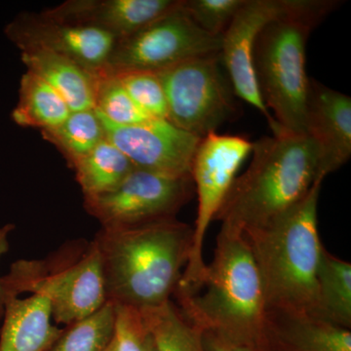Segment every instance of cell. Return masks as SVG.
<instances>
[{
  "instance_id": "obj_1",
  "label": "cell",
  "mask_w": 351,
  "mask_h": 351,
  "mask_svg": "<svg viewBox=\"0 0 351 351\" xmlns=\"http://www.w3.org/2000/svg\"><path fill=\"white\" fill-rule=\"evenodd\" d=\"M193 228L176 218L101 228L100 255L106 301L144 311L171 301L193 246Z\"/></svg>"
},
{
  "instance_id": "obj_2",
  "label": "cell",
  "mask_w": 351,
  "mask_h": 351,
  "mask_svg": "<svg viewBox=\"0 0 351 351\" xmlns=\"http://www.w3.org/2000/svg\"><path fill=\"white\" fill-rule=\"evenodd\" d=\"M182 315L254 351H267V309L257 263L243 234L221 228L211 263L193 294L175 293Z\"/></svg>"
},
{
  "instance_id": "obj_3",
  "label": "cell",
  "mask_w": 351,
  "mask_h": 351,
  "mask_svg": "<svg viewBox=\"0 0 351 351\" xmlns=\"http://www.w3.org/2000/svg\"><path fill=\"white\" fill-rule=\"evenodd\" d=\"M251 154L248 168L232 182L214 218L221 228L242 234L286 213L322 179L317 149L306 134L279 128L253 143Z\"/></svg>"
},
{
  "instance_id": "obj_4",
  "label": "cell",
  "mask_w": 351,
  "mask_h": 351,
  "mask_svg": "<svg viewBox=\"0 0 351 351\" xmlns=\"http://www.w3.org/2000/svg\"><path fill=\"white\" fill-rule=\"evenodd\" d=\"M324 180L267 226L243 233L257 263L267 313L320 318L317 269L321 244L318 199Z\"/></svg>"
},
{
  "instance_id": "obj_5",
  "label": "cell",
  "mask_w": 351,
  "mask_h": 351,
  "mask_svg": "<svg viewBox=\"0 0 351 351\" xmlns=\"http://www.w3.org/2000/svg\"><path fill=\"white\" fill-rule=\"evenodd\" d=\"M339 1L302 0L292 12L263 27L254 48V66L261 96L279 128L304 134L309 78L307 39Z\"/></svg>"
},
{
  "instance_id": "obj_6",
  "label": "cell",
  "mask_w": 351,
  "mask_h": 351,
  "mask_svg": "<svg viewBox=\"0 0 351 351\" xmlns=\"http://www.w3.org/2000/svg\"><path fill=\"white\" fill-rule=\"evenodd\" d=\"M23 293L46 298L52 317L66 326L96 313L107 301L95 242H73L44 260L14 263L0 278V316L4 302Z\"/></svg>"
},
{
  "instance_id": "obj_7",
  "label": "cell",
  "mask_w": 351,
  "mask_h": 351,
  "mask_svg": "<svg viewBox=\"0 0 351 351\" xmlns=\"http://www.w3.org/2000/svg\"><path fill=\"white\" fill-rule=\"evenodd\" d=\"M252 149L253 143L241 136L211 132L200 138L191 169L198 202L193 246L176 292L193 294L200 288L207 265L203 245L208 228Z\"/></svg>"
},
{
  "instance_id": "obj_8",
  "label": "cell",
  "mask_w": 351,
  "mask_h": 351,
  "mask_svg": "<svg viewBox=\"0 0 351 351\" xmlns=\"http://www.w3.org/2000/svg\"><path fill=\"white\" fill-rule=\"evenodd\" d=\"M221 64V56L215 54L156 71L165 93L168 121L201 138L232 119L237 113L233 90Z\"/></svg>"
},
{
  "instance_id": "obj_9",
  "label": "cell",
  "mask_w": 351,
  "mask_h": 351,
  "mask_svg": "<svg viewBox=\"0 0 351 351\" xmlns=\"http://www.w3.org/2000/svg\"><path fill=\"white\" fill-rule=\"evenodd\" d=\"M181 2L172 12L117 40L104 71L156 73L193 58L219 54L221 38L200 29L182 10Z\"/></svg>"
},
{
  "instance_id": "obj_10",
  "label": "cell",
  "mask_w": 351,
  "mask_h": 351,
  "mask_svg": "<svg viewBox=\"0 0 351 351\" xmlns=\"http://www.w3.org/2000/svg\"><path fill=\"white\" fill-rule=\"evenodd\" d=\"M195 193L191 177H168L136 168L112 191L84 196V207L101 228L138 225L176 218Z\"/></svg>"
},
{
  "instance_id": "obj_11",
  "label": "cell",
  "mask_w": 351,
  "mask_h": 351,
  "mask_svg": "<svg viewBox=\"0 0 351 351\" xmlns=\"http://www.w3.org/2000/svg\"><path fill=\"white\" fill-rule=\"evenodd\" d=\"M21 50L43 49L73 60L93 73L107 68L117 39L108 32L61 19L45 10L21 13L4 29Z\"/></svg>"
},
{
  "instance_id": "obj_12",
  "label": "cell",
  "mask_w": 351,
  "mask_h": 351,
  "mask_svg": "<svg viewBox=\"0 0 351 351\" xmlns=\"http://www.w3.org/2000/svg\"><path fill=\"white\" fill-rule=\"evenodd\" d=\"M302 0H246L221 36L219 51L234 94L262 113L271 132L279 128L263 104L254 66V48L265 25L292 12Z\"/></svg>"
},
{
  "instance_id": "obj_13",
  "label": "cell",
  "mask_w": 351,
  "mask_h": 351,
  "mask_svg": "<svg viewBox=\"0 0 351 351\" xmlns=\"http://www.w3.org/2000/svg\"><path fill=\"white\" fill-rule=\"evenodd\" d=\"M97 113L106 138L119 147L137 169L168 177H191L200 138L167 119H152L136 125L122 126Z\"/></svg>"
},
{
  "instance_id": "obj_14",
  "label": "cell",
  "mask_w": 351,
  "mask_h": 351,
  "mask_svg": "<svg viewBox=\"0 0 351 351\" xmlns=\"http://www.w3.org/2000/svg\"><path fill=\"white\" fill-rule=\"evenodd\" d=\"M304 134L318 154V175L325 179L351 156V98L309 78Z\"/></svg>"
},
{
  "instance_id": "obj_15",
  "label": "cell",
  "mask_w": 351,
  "mask_h": 351,
  "mask_svg": "<svg viewBox=\"0 0 351 351\" xmlns=\"http://www.w3.org/2000/svg\"><path fill=\"white\" fill-rule=\"evenodd\" d=\"M181 0H69L48 9L61 19L98 27L117 40L172 12Z\"/></svg>"
},
{
  "instance_id": "obj_16",
  "label": "cell",
  "mask_w": 351,
  "mask_h": 351,
  "mask_svg": "<svg viewBox=\"0 0 351 351\" xmlns=\"http://www.w3.org/2000/svg\"><path fill=\"white\" fill-rule=\"evenodd\" d=\"M0 330V351H48L63 329L51 323L49 302L41 295L7 300Z\"/></svg>"
},
{
  "instance_id": "obj_17",
  "label": "cell",
  "mask_w": 351,
  "mask_h": 351,
  "mask_svg": "<svg viewBox=\"0 0 351 351\" xmlns=\"http://www.w3.org/2000/svg\"><path fill=\"white\" fill-rule=\"evenodd\" d=\"M267 351H351L350 329L321 318L267 313Z\"/></svg>"
},
{
  "instance_id": "obj_18",
  "label": "cell",
  "mask_w": 351,
  "mask_h": 351,
  "mask_svg": "<svg viewBox=\"0 0 351 351\" xmlns=\"http://www.w3.org/2000/svg\"><path fill=\"white\" fill-rule=\"evenodd\" d=\"M27 71L61 95L71 112L95 108L96 75L69 58L43 49L21 50Z\"/></svg>"
},
{
  "instance_id": "obj_19",
  "label": "cell",
  "mask_w": 351,
  "mask_h": 351,
  "mask_svg": "<svg viewBox=\"0 0 351 351\" xmlns=\"http://www.w3.org/2000/svg\"><path fill=\"white\" fill-rule=\"evenodd\" d=\"M71 112L61 95L43 78L29 71L22 76L19 101L11 114L16 124L47 130L60 125Z\"/></svg>"
},
{
  "instance_id": "obj_20",
  "label": "cell",
  "mask_w": 351,
  "mask_h": 351,
  "mask_svg": "<svg viewBox=\"0 0 351 351\" xmlns=\"http://www.w3.org/2000/svg\"><path fill=\"white\" fill-rule=\"evenodd\" d=\"M71 167L84 196L112 191L136 169L130 159L106 138Z\"/></svg>"
},
{
  "instance_id": "obj_21",
  "label": "cell",
  "mask_w": 351,
  "mask_h": 351,
  "mask_svg": "<svg viewBox=\"0 0 351 351\" xmlns=\"http://www.w3.org/2000/svg\"><path fill=\"white\" fill-rule=\"evenodd\" d=\"M319 316L338 326L351 328V263L335 257L323 246L317 269Z\"/></svg>"
},
{
  "instance_id": "obj_22",
  "label": "cell",
  "mask_w": 351,
  "mask_h": 351,
  "mask_svg": "<svg viewBox=\"0 0 351 351\" xmlns=\"http://www.w3.org/2000/svg\"><path fill=\"white\" fill-rule=\"evenodd\" d=\"M140 311L154 336L157 351H207L204 332L191 324L172 301Z\"/></svg>"
},
{
  "instance_id": "obj_23",
  "label": "cell",
  "mask_w": 351,
  "mask_h": 351,
  "mask_svg": "<svg viewBox=\"0 0 351 351\" xmlns=\"http://www.w3.org/2000/svg\"><path fill=\"white\" fill-rule=\"evenodd\" d=\"M43 138L63 154L71 166L105 138V131L95 108L71 112L60 125L41 131Z\"/></svg>"
},
{
  "instance_id": "obj_24",
  "label": "cell",
  "mask_w": 351,
  "mask_h": 351,
  "mask_svg": "<svg viewBox=\"0 0 351 351\" xmlns=\"http://www.w3.org/2000/svg\"><path fill=\"white\" fill-rule=\"evenodd\" d=\"M114 332L115 306L107 302L96 313L66 326L48 351H106Z\"/></svg>"
},
{
  "instance_id": "obj_25",
  "label": "cell",
  "mask_w": 351,
  "mask_h": 351,
  "mask_svg": "<svg viewBox=\"0 0 351 351\" xmlns=\"http://www.w3.org/2000/svg\"><path fill=\"white\" fill-rule=\"evenodd\" d=\"M95 110L117 125H136L152 119L138 108L117 75L106 71L96 75Z\"/></svg>"
},
{
  "instance_id": "obj_26",
  "label": "cell",
  "mask_w": 351,
  "mask_h": 351,
  "mask_svg": "<svg viewBox=\"0 0 351 351\" xmlns=\"http://www.w3.org/2000/svg\"><path fill=\"white\" fill-rule=\"evenodd\" d=\"M113 75H117L127 93L147 114L152 119H168L165 93L156 73L125 71Z\"/></svg>"
},
{
  "instance_id": "obj_27",
  "label": "cell",
  "mask_w": 351,
  "mask_h": 351,
  "mask_svg": "<svg viewBox=\"0 0 351 351\" xmlns=\"http://www.w3.org/2000/svg\"><path fill=\"white\" fill-rule=\"evenodd\" d=\"M246 0H182L181 8L203 32L221 38Z\"/></svg>"
},
{
  "instance_id": "obj_28",
  "label": "cell",
  "mask_w": 351,
  "mask_h": 351,
  "mask_svg": "<svg viewBox=\"0 0 351 351\" xmlns=\"http://www.w3.org/2000/svg\"><path fill=\"white\" fill-rule=\"evenodd\" d=\"M114 306L117 351H157L156 341L141 311L129 306Z\"/></svg>"
},
{
  "instance_id": "obj_29",
  "label": "cell",
  "mask_w": 351,
  "mask_h": 351,
  "mask_svg": "<svg viewBox=\"0 0 351 351\" xmlns=\"http://www.w3.org/2000/svg\"><path fill=\"white\" fill-rule=\"evenodd\" d=\"M203 341L207 351H254L250 348L237 345L212 332H203Z\"/></svg>"
},
{
  "instance_id": "obj_30",
  "label": "cell",
  "mask_w": 351,
  "mask_h": 351,
  "mask_svg": "<svg viewBox=\"0 0 351 351\" xmlns=\"http://www.w3.org/2000/svg\"><path fill=\"white\" fill-rule=\"evenodd\" d=\"M14 228H15V226L12 223H8V225L0 228V257L8 251L9 243L7 237H8L9 233L12 232Z\"/></svg>"
},
{
  "instance_id": "obj_31",
  "label": "cell",
  "mask_w": 351,
  "mask_h": 351,
  "mask_svg": "<svg viewBox=\"0 0 351 351\" xmlns=\"http://www.w3.org/2000/svg\"><path fill=\"white\" fill-rule=\"evenodd\" d=\"M106 351H117V348H115V339H113L112 343H110V346H108L107 350Z\"/></svg>"
}]
</instances>
